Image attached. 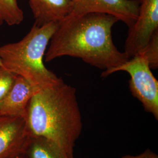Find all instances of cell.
<instances>
[{
	"label": "cell",
	"mask_w": 158,
	"mask_h": 158,
	"mask_svg": "<svg viewBox=\"0 0 158 158\" xmlns=\"http://www.w3.org/2000/svg\"><path fill=\"white\" fill-rule=\"evenodd\" d=\"M118 21L117 18L102 12L64 19L51 38L45 61L68 56L105 70L124 63L130 58L119 51L112 38V28Z\"/></svg>",
	"instance_id": "obj_1"
},
{
	"label": "cell",
	"mask_w": 158,
	"mask_h": 158,
	"mask_svg": "<svg viewBox=\"0 0 158 158\" xmlns=\"http://www.w3.org/2000/svg\"><path fill=\"white\" fill-rule=\"evenodd\" d=\"M25 119L30 135L51 139L73 158L83 126L73 87L63 80L36 92L29 102Z\"/></svg>",
	"instance_id": "obj_2"
},
{
	"label": "cell",
	"mask_w": 158,
	"mask_h": 158,
	"mask_svg": "<svg viewBox=\"0 0 158 158\" xmlns=\"http://www.w3.org/2000/svg\"><path fill=\"white\" fill-rule=\"evenodd\" d=\"M59 23L38 27L35 23L19 42L0 46V65L12 73L27 80L40 91L63 81L46 68V51Z\"/></svg>",
	"instance_id": "obj_3"
},
{
	"label": "cell",
	"mask_w": 158,
	"mask_h": 158,
	"mask_svg": "<svg viewBox=\"0 0 158 158\" xmlns=\"http://www.w3.org/2000/svg\"><path fill=\"white\" fill-rule=\"evenodd\" d=\"M119 71H124L131 77L129 86L132 96L141 102L145 111L158 120V81L153 76L147 60L140 54L130 58L116 68L104 70L106 77Z\"/></svg>",
	"instance_id": "obj_4"
},
{
	"label": "cell",
	"mask_w": 158,
	"mask_h": 158,
	"mask_svg": "<svg viewBox=\"0 0 158 158\" xmlns=\"http://www.w3.org/2000/svg\"><path fill=\"white\" fill-rule=\"evenodd\" d=\"M158 32V0H139L137 19L129 28L124 53L129 58L140 53Z\"/></svg>",
	"instance_id": "obj_5"
},
{
	"label": "cell",
	"mask_w": 158,
	"mask_h": 158,
	"mask_svg": "<svg viewBox=\"0 0 158 158\" xmlns=\"http://www.w3.org/2000/svg\"><path fill=\"white\" fill-rule=\"evenodd\" d=\"M72 2L73 10L67 18L91 12H102L117 18L129 28L135 22L139 8V0H72Z\"/></svg>",
	"instance_id": "obj_6"
},
{
	"label": "cell",
	"mask_w": 158,
	"mask_h": 158,
	"mask_svg": "<svg viewBox=\"0 0 158 158\" xmlns=\"http://www.w3.org/2000/svg\"><path fill=\"white\" fill-rule=\"evenodd\" d=\"M30 137L25 118L0 115V158L23 155Z\"/></svg>",
	"instance_id": "obj_7"
},
{
	"label": "cell",
	"mask_w": 158,
	"mask_h": 158,
	"mask_svg": "<svg viewBox=\"0 0 158 158\" xmlns=\"http://www.w3.org/2000/svg\"><path fill=\"white\" fill-rule=\"evenodd\" d=\"M38 91L27 80L16 75L11 89L0 103V115L26 118L29 102Z\"/></svg>",
	"instance_id": "obj_8"
},
{
	"label": "cell",
	"mask_w": 158,
	"mask_h": 158,
	"mask_svg": "<svg viewBox=\"0 0 158 158\" xmlns=\"http://www.w3.org/2000/svg\"><path fill=\"white\" fill-rule=\"evenodd\" d=\"M29 5L38 27L61 23L73 10L72 0H28Z\"/></svg>",
	"instance_id": "obj_9"
},
{
	"label": "cell",
	"mask_w": 158,
	"mask_h": 158,
	"mask_svg": "<svg viewBox=\"0 0 158 158\" xmlns=\"http://www.w3.org/2000/svg\"><path fill=\"white\" fill-rule=\"evenodd\" d=\"M23 155L25 158H72L55 142L36 136H31Z\"/></svg>",
	"instance_id": "obj_10"
},
{
	"label": "cell",
	"mask_w": 158,
	"mask_h": 158,
	"mask_svg": "<svg viewBox=\"0 0 158 158\" xmlns=\"http://www.w3.org/2000/svg\"><path fill=\"white\" fill-rule=\"evenodd\" d=\"M23 19V12L17 0H0V25L3 23L10 26L18 25Z\"/></svg>",
	"instance_id": "obj_11"
},
{
	"label": "cell",
	"mask_w": 158,
	"mask_h": 158,
	"mask_svg": "<svg viewBox=\"0 0 158 158\" xmlns=\"http://www.w3.org/2000/svg\"><path fill=\"white\" fill-rule=\"evenodd\" d=\"M138 54L147 60L151 69L158 68V32L153 35L147 46Z\"/></svg>",
	"instance_id": "obj_12"
},
{
	"label": "cell",
	"mask_w": 158,
	"mask_h": 158,
	"mask_svg": "<svg viewBox=\"0 0 158 158\" xmlns=\"http://www.w3.org/2000/svg\"><path fill=\"white\" fill-rule=\"evenodd\" d=\"M15 76L0 65V103L11 89Z\"/></svg>",
	"instance_id": "obj_13"
},
{
	"label": "cell",
	"mask_w": 158,
	"mask_h": 158,
	"mask_svg": "<svg viewBox=\"0 0 158 158\" xmlns=\"http://www.w3.org/2000/svg\"><path fill=\"white\" fill-rule=\"evenodd\" d=\"M121 158H158L157 154L152 152L149 149H147L139 155L132 156V155H125Z\"/></svg>",
	"instance_id": "obj_14"
},
{
	"label": "cell",
	"mask_w": 158,
	"mask_h": 158,
	"mask_svg": "<svg viewBox=\"0 0 158 158\" xmlns=\"http://www.w3.org/2000/svg\"><path fill=\"white\" fill-rule=\"evenodd\" d=\"M25 158V157L23 156V155H20V156H16V157H14V158Z\"/></svg>",
	"instance_id": "obj_15"
}]
</instances>
